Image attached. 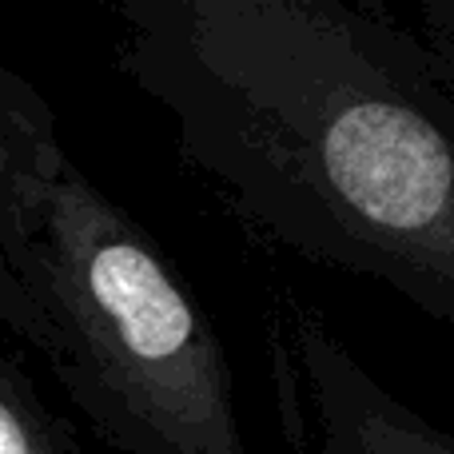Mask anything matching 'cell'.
<instances>
[{"instance_id": "cell-2", "label": "cell", "mask_w": 454, "mask_h": 454, "mask_svg": "<svg viewBox=\"0 0 454 454\" xmlns=\"http://www.w3.org/2000/svg\"><path fill=\"white\" fill-rule=\"evenodd\" d=\"M16 283L44 359L116 454H251L212 315L108 192L56 152L32 200Z\"/></svg>"}, {"instance_id": "cell-6", "label": "cell", "mask_w": 454, "mask_h": 454, "mask_svg": "<svg viewBox=\"0 0 454 454\" xmlns=\"http://www.w3.org/2000/svg\"><path fill=\"white\" fill-rule=\"evenodd\" d=\"M411 16H415V28L431 52L434 68H439L442 84L454 96V0H419Z\"/></svg>"}, {"instance_id": "cell-1", "label": "cell", "mask_w": 454, "mask_h": 454, "mask_svg": "<svg viewBox=\"0 0 454 454\" xmlns=\"http://www.w3.org/2000/svg\"><path fill=\"white\" fill-rule=\"evenodd\" d=\"M116 64L247 231L454 327V96L371 0H120Z\"/></svg>"}, {"instance_id": "cell-7", "label": "cell", "mask_w": 454, "mask_h": 454, "mask_svg": "<svg viewBox=\"0 0 454 454\" xmlns=\"http://www.w3.org/2000/svg\"><path fill=\"white\" fill-rule=\"evenodd\" d=\"M0 327L8 335L24 339V343H32L36 351H44V319H40L36 303L24 295V287L12 279V271L4 263H0Z\"/></svg>"}, {"instance_id": "cell-5", "label": "cell", "mask_w": 454, "mask_h": 454, "mask_svg": "<svg viewBox=\"0 0 454 454\" xmlns=\"http://www.w3.org/2000/svg\"><path fill=\"white\" fill-rule=\"evenodd\" d=\"M0 454H76L64 419L48 411L40 391L0 355Z\"/></svg>"}, {"instance_id": "cell-3", "label": "cell", "mask_w": 454, "mask_h": 454, "mask_svg": "<svg viewBox=\"0 0 454 454\" xmlns=\"http://www.w3.org/2000/svg\"><path fill=\"white\" fill-rule=\"evenodd\" d=\"M275 379L299 454H454V434L387 391L307 307L275 315Z\"/></svg>"}, {"instance_id": "cell-4", "label": "cell", "mask_w": 454, "mask_h": 454, "mask_svg": "<svg viewBox=\"0 0 454 454\" xmlns=\"http://www.w3.org/2000/svg\"><path fill=\"white\" fill-rule=\"evenodd\" d=\"M60 148L64 136L44 96L0 60V263L12 279L24 259L32 200Z\"/></svg>"}]
</instances>
